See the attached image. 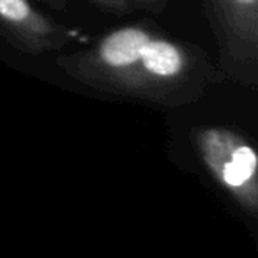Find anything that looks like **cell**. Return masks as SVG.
I'll return each mask as SVG.
<instances>
[{
	"label": "cell",
	"instance_id": "6da1fadb",
	"mask_svg": "<svg viewBox=\"0 0 258 258\" xmlns=\"http://www.w3.org/2000/svg\"><path fill=\"white\" fill-rule=\"evenodd\" d=\"M223 82L226 78L218 62L204 48L159 30L142 51L124 97L179 108L198 103Z\"/></svg>",
	"mask_w": 258,
	"mask_h": 258
},
{
	"label": "cell",
	"instance_id": "7a4b0ae2",
	"mask_svg": "<svg viewBox=\"0 0 258 258\" xmlns=\"http://www.w3.org/2000/svg\"><path fill=\"white\" fill-rule=\"evenodd\" d=\"M159 30L147 18L125 23L104 34L89 48L58 55L55 64L69 78L89 89L124 97L142 51Z\"/></svg>",
	"mask_w": 258,
	"mask_h": 258
},
{
	"label": "cell",
	"instance_id": "3957f363",
	"mask_svg": "<svg viewBox=\"0 0 258 258\" xmlns=\"http://www.w3.org/2000/svg\"><path fill=\"white\" fill-rule=\"evenodd\" d=\"M191 142L216 184L249 218H258V156L253 144L228 125H198Z\"/></svg>",
	"mask_w": 258,
	"mask_h": 258
},
{
	"label": "cell",
	"instance_id": "277c9868",
	"mask_svg": "<svg viewBox=\"0 0 258 258\" xmlns=\"http://www.w3.org/2000/svg\"><path fill=\"white\" fill-rule=\"evenodd\" d=\"M226 80L258 85V0H202Z\"/></svg>",
	"mask_w": 258,
	"mask_h": 258
},
{
	"label": "cell",
	"instance_id": "5b68a950",
	"mask_svg": "<svg viewBox=\"0 0 258 258\" xmlns=\"http://www.w3.org/2000/svg\"><path fill=\"white\" fill-rule=\"evenodd\" d=\"M0 37L20 53L37 57L62 50L76 32L51 20L30 0H0Z\"/></svg>",
	"mask_w": 258,
	"mask_h": 258
},
{
	"label": "cell",
	"instance_id": "8992f818",
	"mask_svg": "<svg viewBox=\"0 0 258 258\" xmlns=\"http://www.w3.org/2000/svg\"><path fill=\"white\" fill-rule=\"evenodd\" d=\"M129 9H138V11L151 13V15H159L168 8L170 0H125Z\"/></svg>",
	"mask_w": 258,
	"mask_h": 258
},
{
	"label": "cell",
	"instance_id": "52a82bcc",
	"mask_svg": "<svg viewBox=\"0 0 258 258\" xmlns=\"http://www.w3.org/2000/svg\"><path fill=\"white\" fill-rule=\"evenodd\" d=\"M89 4L96 6L101 11H108V13H117V15H122V13L131 11L125 0H85Z\"/></svg>",
	"mask_w": 258,
	"mask_h": 258
}]
</instances>
